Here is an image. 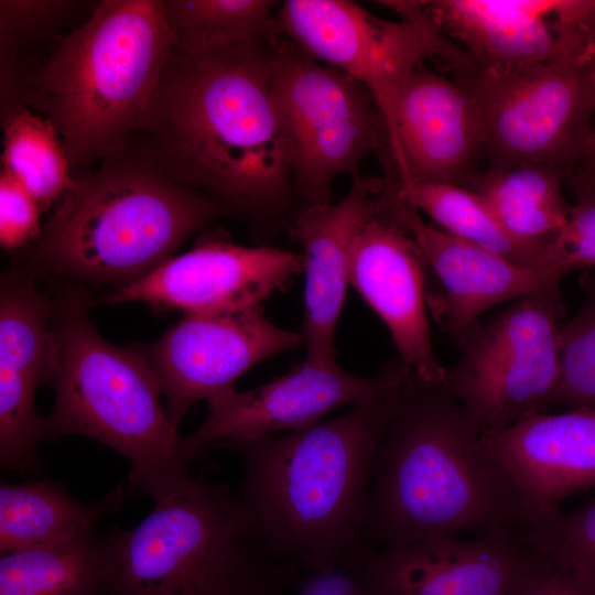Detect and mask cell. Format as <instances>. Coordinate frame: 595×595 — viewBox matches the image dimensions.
<instances>
[{
    "instance_id": "obj_24",
    "label": "cell",
    "mask_w": 595,
    "mask_h": 595,
    "mask_svg": "<svg viewBox=\"0 0 595 595\" xmlns=\"http://www.w3.org/2000/svg\"><path fill=\"white\" fill-rule=\"evenodd\" d=\"M107 581V553L97 532L0 556V595H105Z\"/></svg>"
},
{
    "instance_id": "obj_17",
    "label": "cell",
    "mask_w": 595,
    "mask_h": 595,
    "mask_svg": "<svg viewBox=\"0 0 595 595\" xmlns=\"http://www.w3.org/2000/svg\"><path fill=\"white\" fill-rule=\"evenodd\" d=\"M394 191L386 178L357 175L337 202L302 205L291 230L302 248L303 322L299 331L305 358L335 361L337 322L349 285L354 240L361 227L385 212Z\"/></svg>"
},
{
    "instance_id": "obj_26",
    "label": "cell",
    "mask_w": 595,
    "mask_h": 595,
    "mask_svg": "<svg viewBox=\"0 0 595 595\" xmlns=\"http://www.w3.org/2000/svg\"><path fill=\"white\" fill-rule=\"evenodd\" d=\"M1 171L19 182L42 212L57 205L74 172L53 122L24 104L2 108Z\"/></svg>"
},
{
    "instance_id": "obj_7",
    "label": "cell",
    "mask_w": 595,
    "mask_h": 595,
    "mask_svg": "<svg viewBox=\"0 0 595 595\" xmlns=\"http://www.w3.org/2000/svg\"><path fill=\"white\" fill-rule=\"evenodd\" d=\"M154 501L134 528L102 537L105 595H284L298 583L226 487L192 476Z\"/></svg>"
},
{
    "instance_id": "obj_6",
    "label": "cell",
    "mask_w": 595,
    "mask_h": 595,
    "mask_svg": "<svg viewBox=\"0 0 595 595\" xmlns=\"http://www.w3.org/2000/svg\"><path fill=\"white\" fill-rule=\"evenodd\" d=\"M173 47L164 0H105L28 78L23 104L86 170L138 132Z\"/></svg>"
},
{
    "instance_id": "obj_3",
    "label": "cell",
    "mask_w": 595,
    "mask_h": 595,
    "mask_svg": "<svg viewBox=\"0 0 595 595\" xmlns=\"http://www.w3.org/2000/svg\"><path fill=\"white\" fill-rule=\"evenodd\" d=\"M410 372L329 421L219 445L241 461L236 497L274 556L311 574L342 569L358 545L376 454Z\"/></svg>"
},
{
    "instance_id": "obj_4",
    "label": "cell",
    "mask_w": 595,
    "mask_h": 595,
    "mask_svg": "<svg viewBox=\"0 0 595 595\" xmlns=\"http://www.w3.org/2000/svg\"><path fill=\"white\" fill-rule=\"evenodd\" d=\"M232 213L167 174L131 139L74 173L15 266L88 288L129 285L176 256L191 236Z\"/></svg>"
},
{
    "instance_id": "obj_36",
    "label": "cell",
    "mask_w": 595,
    "mask_h": 595,
    "mask_svg": "<svg viewBox=\"0 0 595 595\" xmlns=\"http://www.w3.org/2000/svg\"><path fill=\"white\" fill-rule=\"evenodd\" d=\"M584 26L586 28V30L588 31V33L591 34L592 39L595 42V10L592 13V15L587 19V21L584 23Z\"/></svg>"
},
{
    "instance_id": "obj_14",
    "label": "cell",
    "mask_w": 595,
    "mask_h": 595,
    "mask_svg": "<svg viewBox=\"0 0 595 595\" xmlns=\"http://www.w3.org/2000/svg\"><path fill=\"white\" fill-rule=\"evenodd\" d=\"M410 371L400 357L389 359L372 377L346 371L336 361L305 358L260 387L247 391L234 387L208 398V414L185 437V450L196 457L221 444L312 426L328 412L353 405Z\"/></svg>"
},
{
    "instance_id": "obj_16",
    "label": "cell",
    "mask_w": 595,
    "mask_h": 595,
    "mask_svg": "<svg viewBox=\"0 0 595 595\" xmlns=\"http://www.w3.org/2000/svg\"><path fill=\"white\" fill-rule=\"evenodd\" d=\"M302 271L301 253L269 246L246 247L210 234L99 302H142L183 313L240 310L261 305Z\"/></svg>"
},
{
    "instance_id": "obj_1",
    "label": "cell",
    "mask_w": 595,
    "mask_h": 595,
    "mask_svg": "<svg viewBox=\"0 0 595 595\" xmlns=\"http://www.w3.org/2000/svg\"><path fill=\"white\" fill-rule=\"evenodd\" d=\"M273 37L173 47L133 137L174 180L259 230L292 221L299 210L272 91Z\"/></svg>"
},
{
    "instance_id": "obj_27",
    "label": "cell",
    "mask_w": 595,
    "mask_h": 595,
    "mask_svg": "<svg viewBox=\"0 0 595 595\" xmlns=\"http://www.w3.org/2000/svg\"><path fill=\"white\" fill-rule=\"evenodd\" d=\"M278 2L164 0L174 50L197 52L272 37Z\"/></svg>"
},
{
    "instance_id": "obj_2",
    "label": "cell",
    "mask_w": 595,
    "mask_h": 595,
    "mask_svg": "<svg viewBox=\"0 0 595 595\" xmlns=\"http://www.w3.org/2000/svg\"><path fill=\"white\" fill-rule=\"evenodd\" d=\"M485 429L443 380L411 370L376 454L358 547L382 550L526 523L520 494L487 447Z\"/></svg>"
},
{
    "instance_id": "obj_31",
    "label": "cell",
    "mask_w": 595,
    "mask_h": 595,
    "mask_svg": "<svg viewBox=\"0 0 595 595\" xmlns=\"http://www.w3.org/2000/svg\"><path fill=\"white\" fill-rule=\"evenodd\" d=\"M43 213L31 194L13 177L0 174V244L7 251L24 249L40 235Z\"/></svg>"
},
{
    "instance_id": "obj_15",
    "label": "cell",
    "mask_w": 595,
    "mask_h": 595,
    "mask_svg": "<svg viewBox=\"0 0 595 595\" xmlns=\"http://www.w3.org/2000/svg\"><path fill=\"white\" fill-rule=\"evenodd\" d=\"M397 190L411 184L464 186L482 155L483 133L475 101L456 80L424 65L398 86L385 115Z\"/></svg>"
},
{
    "instance_id": "obj_20",
    "label": "cell",
    "mask_w": 595,
    "mask_h": 595,
    "mask_svg": "<svg viewBox=\"0 0 595 595\" xmlns=\"http://www.w3.org/2000/svg\"><path fill=\"white\" fill-rule=\"evenodd\" d=\"M483 439L516 485L528 518L595 488L594 408L533 414L485 429Z\"/></svg>"
},
{
    "instance_id": "obj_23",
    "label": "cell",
    "mask_w": 595,
    "mask_h": 595,
    "mask_svg": "<svg viewBox=\"0 0 595 595\" xmlns=\"http://www.w3.org/2000/svg\"><path fill=\"white\" fill-rule=\"evenodd\" d=\"M563 178L542 165L488 166L472 173L464 187L479 195L517 239L561 251L559 237L572 209Z\"/></svg>"
},
{
    "instance_id": "obj_25",
    "label": "cell",
    "mask_w": 595,
    "mask_h": 595,
    "mask_svg": "<svg viewBox=\"0 0 595 595\" xmlns=\"http://www.w3.org/2000/svg\"><path fill=\"white\" fill-rule=\"evenodd\" d=\"M397 194L419 213L432 218L444 231L512 262L527 267H564L559 249L517 239L488 204L464 186L411 184L398 188Z\"/></svg>"
},
{
    "instance_id": "obj_12",
    "label": "cell",
    "mask_w": 595,
    "mask_h": 595,
    "mask_svg": "<svg viewBox=\"0 0 595 595\" xmlns=\"http://www.w3.org/2000/svg\"><path fill=\"white\" fill-rule=\"evenodd\" d=\"M526 527L469 539L444 534L382 550L357 545L340 570L364 595H510L538 555Z\"/></svg>"
},
{
    "instance_id": "obj_33",
    "label": "cell",
    "mask_w": 595,
    "mask_h": 595,
    "mask_svg": "<svg viewBox=\"0 0 595 595\" xmlns=\"http://www.w3.org/2000/svg\"><path fill=\"white\" fill-rule=\"evenodd\" d=\"M71 2L47 0H2L0 1L1 47L31 36L44 25L65 13Z\"/></svg>"
},
{
    "instance_id": "obj_21",
    "label": "cell",
    "mask_w": 595,
    "mask_h": 595,
    "mask_svg": "<svg viewBox=\"0 0 595 595\" xmlns=\"http://www.w3.org/2000/svg\"><path fill=\"white\" fill-rule=\"evenodd\" d=\"M431 22L476 63L517 66L588 50L582 26L556 22L560 0L421 1Z\"/></svg>"
},
{
    "instance_id": "obj_29",
    "label": "cell",
    "mask_w": 595,
    "mask_h": 595,
    "mask_svg": "<svg viewBox=\"0 0 595 595\" xmlns=\"http://www.w3.org/2000/svg\"><path fill=\"white\" fill-rule=\"evenodd\" d=\"M526 530L539 553L595 582V498L572 511L529 517Z\"/></svg>"
},
{
    "instance_id": "obj_5",
    "label": "cell",
    "mask_w": 595,
    "mask_h": 595,
    "mask_svg": "<svg viewBox=\"0 0 595 595\" xmlns=\"http://www.w3.org/2000/svg\"><path fill=\"white\" fill-rule=\"evenodd\" d=\"M52 295L45 383L55 400L43 439L98 441L130 461L131 490L154 500L174 491L192 477L194 456L162 404L153 369L136 344L118 347L99 334L90 316V288L61 282Z\"/></svg>"
},
{
    "instance_id": "obj_9",
    "label": "cell",
    "mask_w": 595,
    "mask_h": 595,
    "mask_svg": "<svg viewBox=\"0 0 595 595\" xmlns=\"http://www.w3.org/2000/svg\"><path fill=\"white\" fill-rule=\"evenodd\" d=\"M272 91L302 205L331 202L336 178L360 175V165L370 154L389 170L386 120L357 79L274 36Z\"/></svg>"
},
{
    "instance_id": "obj_13",
    "label": "cell",
    "mask_w": 595,
    "mask_h": 595,
    "mask_svg": "<svg viewBox=\"0 0 595 595\" xmlns=\"http://www.w3.org/2000/svg\"><path fill=\"white\" fill-rule=\"evenodd\" d=\"M303 343L272 323L261 305L186 312L160 338L136 344L153 369L175 426L198 401L234 388L248 369Z\"/></svg>"
},
{
    "instance_id": "obj_19",
    "label": "cell",
    "mask_w": 595,
    "mask_h": 595,
    "mask_svg": "<svg viewBox=\"0 0 595 595\" xmlns=\"http://www.w3.org/2000/svg\"><path fill=\"white\" fill-rule=\"evenodd\" d=\"M397 216L443 286L433 315L456 347L490 309L559 291L561 280L569 274L562 266L518 264L453 236L423 221L420 213L403 201L397 206Z\"/></svg>"
},
{
    "instance_id": "obj_28",
    "label": "cell",
    "mask_w": 595,
    "mask_h": 595,
    "mask_svg": "<svg viewBox=\"0 0 595 595\" xmlns=\"http://www.w3.org/2000/svg\"><path fill=\"white\" fill-rule=\"evenodd\" d=\"M583 279V304L560 328V376L552 404L567 409H595V275Z\"/></svg>"
},
{
    "instance_id": "obj_22",
    "label": "cell",
    "mask_w": 595,
    "mask_h": 595,
    "mask_svg": "<svg viewBox=\"0 0 595 595\" xmlns=\"http://www.w3.org/2000/svg\"><path fill=\"white\" fill-rule=\"evenodd\" d=\"M122 484L102 500L83 504L48 479L0 486V550L60 543L96 533L97 522L116 510Z\"/></svg>"
},
{
    "instance_id": "obj_35",
    "label": "cell",
    "mask_w": 595,
    "mask_h": 595,
    "mask_svg": "<svg viewBox=\"0 0 595 595\" xmlns=\"http://www.w3.org/2000/svg\"><path fill=\"white\" fill-rule=\"evenodd\" d=\"M575 172L584 174L595 173V119L584 156Z\"/></svg>"
},
{
    "instance_id": "obj_11",
    "label": "cell",
    "mask_w": 595,
    "mask_h": 595,
    "mask_svg": "<svg viewBox=\"0 0 595 595\" xmlns=\"http://www.w3.org/2000/svg\"><path fill=\"white\" fill-rule=\"evenodd\" d=\"M400 15L380 19L346 0H286L273 34L357 79L387 113L400 83L426 58L448 65L461 47L431 22L421 1H381Z\"/></svg>"
},
{
    "instance_id": "obj_18",
    "label": "cell",
    "mask_w": 595,
    "mask_h": 595,
    "mask_svg": "<svg viewBox=\"0 0 595 595\" xmlns=\"http://www.w3.org/2000/svg\"><path fill=\"white\" fill-rule=\"evenodd\" d=\"M397 197L369 219L351 248L348 279L387 326L399 357L419 376L443 380L426 314L428 262L396 214Z\"/></svg>"
},
{
    "instance_id": "obj_30",
    "label": "cell",
    "mask_w": 595,
    "mask_h": 595,
    "mask_svg": "<svg viewBox=\"0 0 595 595\" xmlns=\"http://www.w3.org/2000/svg\"><path fill=\"white\" fill-rule=\"evenodd\" d=\"M566 180L574 202L558 245L564 267L573 272L595 267V173L574 172Z\"/></svg>"
},
{
    "instance_id": "obj_34",
    "label": "cell",
    "mask_w": 595,
    "mask_h": 595,
    "mask_svg": "<svg viewBox=\"0 0 595 595\" xmlns=\"http://www.w3.org/2000/svg\"><path fill=\"white\" fill-rule=\"evenodd\" d=\"M295 595H364L357 584L343 570L312 574Z\"/></svg>"
},
{
    "instance_id": "obj_10",
    "label": "cell",
    "mask_w": 595,
    "mask_h": 595,
    "mask_svg": "<svg viewBox=\"0 0 595 595\" xmlns=\"http://www.w3.org/2000/svg\"><path fill=\"white\" fill-rule=\"evenodd\" d=\"M559 291L515 300L464 336L443 382L485 425L508 426L545 412L560 376Z\"/></svg>"
},
{
    "instance_id": "obj_32",
    "label": "cell",
    "mask_w": 595,
    "mask_h": 595,
    "mask_svg": "<svg viewBox=\"0 0 595 595\" xmlns=\"http://www.w3.org/2000/svg\"><path fill=\"white\" fill-rule=\"evenodd\" d=\"M510 595H595V582L538 552Z\"/></svg>"
},
{
    "instance_id": "obj_8",
    "label": "cell",
    "mask_w": 595,
    "mask_h": 595,
    "mask_svg": "<svg viewBox=\"0 0 595 595\" xmlns=\"http://www.w3.org/2000/svg\"><path fill=\"white\" fill-rule=\"evenodd\" d=\"M450 68L477 107L488 166L542 165L564 178L577 170L595 119V42L570 56L506 67L464 53Z\"/></svg>"
}]
</instances>
